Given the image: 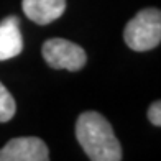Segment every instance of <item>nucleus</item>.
Returning <instances> with one entry per match:
<instances>
[{"label": "nucleus", "mask_w": 161, "mask_h": 161, "mask_svg": "<svg viewBox=\"0 0 161 161\" xmlns=\"http://www.w3.org/2000/svg\"><path fill=\"white\" fill-rule=\"evenodd\" d=\"M76 138L92 161H120L122 146L112 125L99 112H82L76 122Z\"/></svg>", "instance_id": "obj_1"}, {"label": "nucleus", "mask_w": 161, "mask_h": 161, "mask_svg": "<svg viewBox=\"0 0 161 161\" xmlns=\"http://www.w3.org/2000/svg\"><path fill=\"white\" fill-rule=\"evenodd\" d=\"M23 13L38 25L58 20L66 10V0H21Z\"/></svg>", "instance_id": "obj_5"}, {"label": "nucleus", "mask_w": 161, "mask_h": 161, "mask_svg": "<svg viewBox=\"0 0 161 161\" xmlns=\"http://www.w3.org/2000/svg\"><path fill=\"white\" fill-rule=\"evenodd\" d=\"M15 110H17L15 99L8 92V89L0 82V123L12 120L13 115H15Z\"/></svg>", "instance_id": "obj_7"}, {"label": "nucleus", "mask_w": 161, "mask_h": 161, "mask_svg": "<svg viewBox=\"0 0 161 161\" xmlns=\"http://www.w3.org/2000/svg\"><path fill=\"white\" fill-rule=\"evenodd\" d=\"M148 119H150V122L155 127L161 125V102L159 100H155L150 105V108H148Z\"/></svg>", "instance_id": "obj_8"}, {"label": "nucleus", "mask_w": 161, "mask_h": 161, "mask_svg": "<svg viewBox=\"0 0 161 161\" xmlns=\"http://www.w3.org/2000/svg\"><path fill=\"white\" fill-rule=\"evenodd\" d=\"M49 150L38 136L12 138L2 150L0 161H48Z\"/></svg>", "instance_id": "obj_4"}, {"label": "nucleus", "mask_w": 161, "mask_h": 161, "mask_svg": "<svg viewBox=\"0 0 161 161\" xmlns=\"http://www.w3.org/2000/svg\"><path fill=\"white\" fill-rule=\"evenodd\" d=\"M23 49V36L18 17H7L0 21V61L12 59Z\"/></svg>", "instance_id": "obj_6"}, {"label": "nucleus", "mask_w": 161, "mask_h": 161, "mask_svg": "<svg viewBox=\"0 0 161 161\" xmlns=\"http://www.w3.org/2000/svg\"><path fill=\"white\" fill-rule=\"evenodd\" d=\"M123 40L133 51L155 49L161 41V12L153 7L140 10L127 23Z\"/></svg>", "instance_id": "obj_2"}, {"label": "nucleus", "mask_w": 161, "mask_h": 161, "mask_svg": "<svg viewBox=\"0 0 161 161\" xmlns=\"http://www.w3.org/2000/svg\"><path fill=\"white\" fill-rule=\"evenodd\" d=\"M46 64L53 69L79 71L87 63L86 51L79 45L64 38H51L41 48Z\"/></svg>", "instance_id": "obj_3"}]
</instances>
